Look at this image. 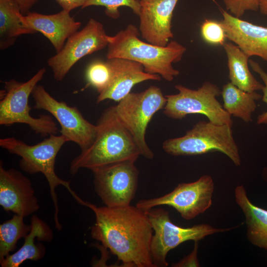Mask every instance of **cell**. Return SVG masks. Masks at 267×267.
Segmentation results:
<instances>
[{
	"label": "cell",
	"instance_id": "obj_15",
	"mask_svg": "<svg viewBox=\"0 0 267 267\" xmlns=\"http://www.w3.org/2000/svg\"><path fill=\"white\" fill-rule=\"evenodd\" d=\"M139 30L146 42L165 46L174 37L172 19L178 0H139Z\"/></svg>",
	"mask_w": 267,
	"mask_h": 267
},
{
	"label": "cell",
	"instance_id": "obj_30",
	"mask_svg": "<svg viewBox=\"0 0 267 267\" xmlns=\"http://www.w3.org/2000/svg\"><path fill=\"white\" fill-rule=\"evenodd\" d=\"M197 242H195V246L193 250L184 258L182 260L173 265V267H197L199 266V263L197 258Z\"/></svg>",
	"mask_w": 267,
	"mask_h": 267
},
{
	"label": "cell",
	"instance_id": "obj_8",
	"mask_svg": "<svg viewBox=\"0 0 267 267\" xmlns=\"http://www.w3.org/2000/svg\"><path fill=\"white\" fill-rule=\"evenodd\" d=\"M175 88L178 93L165 95L167 103L163 113L168 117L180 120L188 115L200 114L215 124L232 126L231 115L217 99L221 90L216 85L206 82L197 89L181 85H176Z\"/></svg>",
	"mask_w": 267,
	"mask_h": 267
},
{
	"label": "cell",
	"instance_id": "obj_25",
	"mask_svg": "<svg viewBox=\"0 0 267 267\" xmlns=\"http://www.w3.org/2000/svg\"><path fill=\"white\" fill-rule=\"evenodd\" d=\"M88 86L95 88L98 93L108 86L111 79V72L106 61L96 60L89 64L86 71Z\"/></svg>",
	"mask_w": 267,
	"mask_h": 267
},
{
	"label": "cell",
	"instance_id": "obj_4",
	"mask_svg": "<svg viewBox=\"0 0 267 267\" xmlns=\"http://www.w3.org/2000/svg\"><path fill=\"white\" fill-rule=\"evenodd\" d=\"M68 141L64 135L53 134L34 145L28 144L13 137L0 139V147L21 157L19 165L23 171L30 175L41 173L45 177L55 209V226L58 230L61 229L62 226L58 220L59 208L55 188L63 185L78 202L81 203L82 201L71 188L70 181L60 178L55 171L56 156L63 145Z\"/></svg>",
	"mask_w": 267,
	"mask_h": 267
},
{
	"label": "cell",
	"instance_id": "obj_31",
	"mask_svg": "<svg viewBox=\"0 0 267 267\" xmlns=\"http://www.w3.org/2000/svg\"><path fill=\"white\" fill-rule=\"evenodd\" d=\"M89 0H55L63 10L71 11L79 7H82Z\"/></svg>",
	"mask_w": 267,
	"mask_h": 267
},
{
	"label": "cell",
	"instance_id": "obj_29",
	"mask_svg": "<svg viewBox=\"0 0 267 267\" xmlns=\"http://www.w3.org/2000/svg\"><path fill=\"white\" fill-rule=\"evenodd\" d=\"M249 64L252 70L258 74L264 83L262 89L263 92L262 99L267 104V73L263 70L259 63L252 59L249 60ZM257 123L259 125L267 124V110L258 116Z\"/></svg>",
	"mask_w": 267,
	"mask_h": 267
},
{
	"label": "cell",
	"instance_id": "obj_16",
	"mask_svg": "<svg viewBox=\"0 0 267 267\" xmlns=\"http://www.w3.org/2000/svg\"><path fill=\"white\" fill-rule=\"evenodd\" d=\"M111 72V79L107 87L98 93L96 102L106 99L117 102L128 95L137 84L147 81H160V76L145 72L140 63L131 60L114 58L107 59Z\"/></svg>",
	"mask_w": 267,
	"mask_h": 267
},
{
	"label": "cell",
	"instance_id": "obj_26",
	"mask_svg": "<svg viewBox=\"0 0 267 267\" xmlns=\"http://www.w3.org/2000/svg\"><path fill=\"white\" fill-rule=\"evenodd\" d=\"M90 6L105 7L106 14L115 19L118 18L120 15L118 8L120 6L130 7L138 16L140 11V4L138 0H89L82 8Z\"/></svg>",
	"mask_w": 267,
	"mask_h": 267
},
{
	"label": "cell",
	"instance_id": "obj_9",
	"mask_svg": "<svg viewBox=\"0 0 267 267\" xmlns=\"http://www.w3.org/2000/svg\"><path fill=\"white\" fill-rule=\"evenodd\" d=\"M146 213L153 229L151 254L154 267H167L168 253L183 242H197L207 235L231 229L216 228L207 224L181 227L174 223L168 211L162 208L154 207Z\"/></svg>",
	"mask_w": 267,
	"mask_h": 267
},
{
	"label": "cell",
	"instance_id": "obj_5",
	"mask_svg": "<svg viewBox=\"0 0 267 267\" xmlns=\"http://www.w3.org/2000/svg\"><path fill=\"white\" fill-rule=\"evenodd\" d=\"M231 128L227 125L199 121L183 136L165 140L162 148L173 156H194L218 151L239 166L240 157Z\"/></svg>",
	"mask_w": 267,
	"mask_h": 267
},
{
	"label": "cell",
	"instance_id": "obj_19",
	"mask_svg": "<svg viewBox=\"0 0 267 267\" xmlns=\"http://www.w3.org/2000/svg\"><path fill=\"white\" fill-rule=\"evenodd\" d=\"M31 230L24 237L22 246L16 252L0 260L1 267H18L27 260L38 261L45 254V247L40 243H35L36 238L39 241L49 242L53 237L49 226L36 215L31 220Z\"/></svg>",
	"mask_w": 267,
	"mask_h": 267
},
{
	"label": "cell",
	"instance_id": "obj_22",
	"mask_svg": "<svg viewBox=\"0 0 267 267\" xmlns=\"http://www.w3.org/2000/svg\"><path fill=\"white\" fill-rule=\"evenodd\" d=\"M23 14L15 0H0V49L5 50L15 43L18 37L34 34L22 20Z\"/></svg>",
	"mask_w": 267,
	"mask_h": 267
},
{
	"label": "cell",
	"instance_id": "obj_27",
	"mask_svg": "<svg viewBox=\"0 0 267 267\" xmlns=\"http://www.w3.org/2000/svg\"><path fill=\"white\" fill-rule=\"evenodd\" d=\"M201 34L207 43L223 45L226 38L225 32L220 21L206 19L201 26Z\"/></svg>",
	"mask_w": 267,
	"mask_h": 267
},
{
	"label": "cell",
	"instance_id": "obj_33",
	"mask_svg": "<svg viewBox=\"0 0 267 267\" xmlns=\"http://www.w3.org/2000/svg\"><path fill=\"white\" fill-rule=\"evenodd\" d=\"M259 10L261 14L267 15V0H260Z\"/></svg>",
	"mask_w": 267,
	"mask_h": 267
},
{
	"label": "cell",
	"instance_id": "obj_24",
	"mask_svg": "<svg viewBox=\"0 0 267 267\" xmlns=\"http://www.w3.org/2000/svg\"><path fill=\"white\" fill-rule=\"evenodd\" d=\"M24 218L14 214L0 225V260L9 255L15 249L18 241L30 232L31 225L26 224Z\"/></svg>",
	"mask_w": 267,
	"mask_h": 267
},
{
	"label": "cell",
	"instance_id": "obj_13",
	"mask_svg": "<svg viewBox=\"0 0 267 267\" xmlns=\"http://www.w3.org/2000/svg\"><path fill=\"white\" fill-rule=\"evenodd\" d=\"M109 36L103 24L90 18L86 25L70 36L62 49L49 57L47 63L54 79L61 81L72 67L84 56L107 46Z\"/></svg>",
	"mask_w": 267,
	"mask_h": 267
},
{
	"label": "cell",
	"instance_id": "obj_12",
	"mask_svg": "<svg viewBox=\"0 0 267 267\" xmlns=\"http://www.w3.org/2000/svg\"><path fill=\"white\" fill-rule=\"evenodd\" d=\"M32 95L35 101L34 108L51 114L60 124L61 134L69 141L78 144L81 151L91 145L96 135L97 126L87 121L76 107L57 100L43 86L37 85Z\"/></svg>",
	"mask_w": 267,
	"mask_h": 267
},
{
	"label": "cell",
	"instance_id": "obj_32",
	"mask_svg": "<svg viewBox=\"0 0 267 267\" xmlns=\"http://www.w3.org/2000/svg\"><path fill=\"white\" fill-rule=\"evenodd\" d=\"M17 3L23 15L30 12V9L38 2V0H15Z\"/></svg>",
	"mask_w": 267,
	"mask_h": 267
},
{
	"label": "cell",
	"instance_id": "obj_28",
	"mask_svg": "<svg viewBox=\"0 0 267 267\" xmlns=\"http://www.w3.org/2000/svg\"><path fill=\"white\" fill-rule=\"evenodd\" d=\"M226 8L233 16L240 18L247 11L259 10L260 0H222Z\"/></svg>",
	"mask_w": 267,
	"mask_h": 267
},
{
	"label": "cell",
	"instance_id": "obj_21",
	"mask_svg": "<svg viewBox=\"0 0 267 267\" xmlns=\"http://www.w3.org/2000/svg\"><path fill=\"white\" fill-rule=\"evenodd\" d=\"M222 45L227 55L230 82L247 92L262 90L264 85L256 79L249 70L250 57L231 43L225 42Z\"/></svg>",
	"mask_w": 267,
	"mask_h": 267
},
{
	"label": "cell",
	"instance_id": "obj_6",
	"mask_svg": "<svg viewBox=\"0 0 267 267\" xmlns=\"http://www.w3.org/2000/svg\"><path fill=\"white\" fill-rule=\"evenodd\" d=\"M45 72L46 69L42 68L26 82L14 79L4 82V89L0 93V125L8 127L16 123L26 124L43 137L56 134L59 131L51 116L43 114L36 118L30 115L29 96Z\"/></svg>",
	"mask_w": 267,
	"mask_h": 267
},
{
	"label": "cell",
	"instance_id": "obj_7",
	"mask_svg": "<svg viewBox=\"0 0 267 267\" xmlns=\"http://www.w3.org/2000/svg\"><path fill=\"white\" fill-rule=\"evenodd\" d=\"M166 103L167 98L161 89L151 86L142 92H130L115 106L119 120L132 135L140 155L146 159L154 156L145 140L147 126Z\"/></svg>",
	"mask_w": 267,
	"mask_h": 267
},
{
	"label": "cell",
	"instance_id": "obj_3",
	"mask_svg": "<svg viewBox=\"0 0 267 267\" xmlns=\"http://www.w3.org/2000/svg\"><path fill=\"white\" fill-rule=\"evenodd\" d=\"M139 34L134 25L129 24L114 36H109L107 59L119 58L137 62L145 72L171 82L179 73L173 64L181 59L186 48L175 41L165 46L155 45L140 40Z\"/></svg>",
	"mask_w": 267,
	"mask_h": 267
},
{
	"label": "cell",
	"instance_id": "obj_2",
	"mask_svg": "<svg viewBox=\"0 0 267 267\" xmlns=\"http://www.w3.org/2000/svg\"><path fill=\"white\" fill-rule=\"evenodd\" d=\"M96 126L92 143L71 161V174H76L81 168L92 170L121 161H136L140 155L132 135L119 120L115 106L104 110Z\"/></svg>",
	"mask_w": 267,
	"mask_h": 267
},
{
	"label": "cell",
	"instance_id": "obj_18",
	"mask_svg": "<svg viewBox=\"0 0 267 267\" xmlns=\"http://www.w3.org/2000/svg\"><path fill=\"white\" fill-rule=\"evenodd\" d=\"M22 20L29 28L44 35L51 43L56 53L63 47L67 39L78 31L81 23L62 9L53 14L29 12L23 15Z\"/></svg>",
	"mask_w": 267,
	"mask_h": 267
},
{
	"label": "cell",
	"instance_id": "obj_17",
	"mask_svg": "<svg viewBox=\"0 0 267 267\" xmlns=\"http://www.w3.org/2000/svg\"><path fill=\"white\" fill-rule=\"evenodd\" d=\"M220 21L226 38L250 57L257 56L267 62V27L252 24L222 10Z\"/></svg>",
	"mask_w": 267,
	"mask_h": 267
},
{
	"label": "cell",
	"instance_id": "obj_23",
	"mask_svg": "<svg viewBox=\"0 0 267 267\" xmlns=\"http://www.w3.org/2000/svg\"><path fill=\"white\" fill-rule=\"evenodd\" d=\"M221 94L224 109L231 116L240 118L246 123L252 121V114L257 107L256 101L262 97L256 91H244L230 82L223 85Z\"/></svg>",
	"mask_w": 267,
	"mask_h": 267
},
{
	"label": "cell",
	"instance_id": "obj_20",
	"mask_svg": "<svg viewBox=\"0 0 267 267\" xmlns=\"http://www.w3.org/2000/svg\"><path fill=\"white\" fill-rule=\"evenodd\" d=\"M234 195L236 203L245 217L248 240L254 245L267 250V210L249 200L242 185L236 187Z\"/></svg>",
	"mask_w": 267,
	"mask_h": 267
},
{
	"label": "cell",
	"instance_id": "obj_10",
	"mask_svg": "<svg viewBox=\"0 0 267 267\" xmlns=\"http://www.w3.org/2000/svg\"><path fill=\"white\" fill-rule=\"evenodd\" d=\"M135 162L126 160L91 170L95 191L106 206L131 205L138 183L139 171Z\"/></svg>",
	"mask_w": 267,
	"mask_h": 267
},
{
	"label": "cell",
	"instance_id": "obj_14",
	"mask_svg": "<svg viewBox=\"0 0 267 267\" xmlns=\"http://www.w3.org/2000/svg\"><path fill=\"white\" fill-rule=\"evenodd\" d=\"M0 205L6 211L24 218L40 208L31 180L19 171L0 163Z\"/></svg>",
	"mask_w": 267,
	"mask_h": 267
},
{
	"label": "cell",
	"instance_id": "obj_1",
	"mask_svg": "<svg viewBox=\"0 0 267 267\" xmlns=\"http://www.w3.org/2000/svg\"><path fill=\"white\" fill-rule=\"evenodd\" d=\"M94 213L91 237L117 257L124 267H154L151 254L153 234L146 211L131 205L98 207L83 201Z\"/></svg>",
	"mask_w": 267,
	"mask_h": 267
},
{
	"label": "cell",
	"instance_id": "obj_11",
	"mask_svg": "<svg viewBox=\"0 0 267 267\" xmlns=\"http://www.w3.org/2000/svg\"><path fill=\"white\" fill-rule=\"evenodd\" d=\"M214 190L213 179L204 175L194 182L179 183L173 191L162 196L140 200L135 206L145 211L159 206H170L183 219L189 220L211 207Z\"/></svg>",
	"mask_w": 267,
	"mask_h": 267
},
{
	"label": "cell",
	"instance_id": "obj_34",
	"mask_svg": "<svg viewBox=\"0 0 267 267\" xmlns=\"http://www.w3.org/2000/svg\"></svg>",
	"mask_w": 267,
	"mask_h": 267
}]
</instances>
